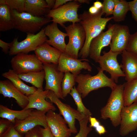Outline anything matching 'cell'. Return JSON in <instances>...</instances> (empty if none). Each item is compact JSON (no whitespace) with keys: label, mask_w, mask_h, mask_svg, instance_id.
<instances>
[{"label":"cell","mask_w":137,"mask_h":137,"mask_svg":"<svg viewBox=\"0 0 137 137\" xmlns=\"http://www.w3.org/2000/svg\"><path fill=\"white\" fill-rule=\"evenodd\" d=\"M104 13L101 9L96 14H92L84 11L78 15L79 23L85 31L86 38L83 47L80 51L78 57L86 59L89 55L90 43L92 40L98 36L105 29L107 23L113 19V16L102 18Z\"/></svg>","instance_id":"6da1fadb"},{"label":"cell","mask_w":137,"mask_h":137,"mask_svg":"<svg viewBox=\"0 0 137 137\" xmlns=\"http://www.w3.org/2000/svg\"><path fill=\"white\" fill-rule=\"evenodd\" d=\"M98 72L94 76L89 74H80L75 77V81L78 83L76 89L84 98L92 91L99 89L108 87L111 89L117 85L110 78L107 77L99 67L97 68Z\"/></svg>","instance_id":"7a4b0ae2"},{"label":"cell","mask_w":137,"mask_h":137,"mask_svg":"<svg viewBox=\"0 0 137 137\" xmlns=\"http://www.w3.org/2000/svg\"><path fill=\"white\" fill-rule=\"evenodd\" d=\"M124 84L117 85L113 89L106 105L100 110L101 118H109L113 125L120 124L121 113L124 106Z\"/></svg>","instance_id":"3957f363"},{"label":"cell","mask_w":137,"mask_h":137,"mask_svg":"<svg viewBox=\"0 0 137 137\" xmlns=\"http://www.w3.org/2000/svg\"><path fill=\"white\" fill-rule=\"evenodd\" d=\"M11 12L14 28L26 33L34 34L52 21L50 18L35 16L26 12L19 13L15 10H11Z\"/></svg>","instance_id":"277c9868"},{"label":"cell","mask_w":137,"mask_h":137,"mask_svg":"<svg viewBox=\"0 0 137 137\" xmlns=\"http://www.w3.org/2000/svg\"><path fill=\"white\" fill-rule=\"evenodd\" d=\"M27 33L26 38L23 40L19 42L18 37H16L10 43L8 53L9 56L16 55L19 53L28 54L31 51H35L47 39L45 34V28L36 34L29 33Z\"/></svg>","instance_id":"5b68a950"},{"label":"cell","mask_w":137,"mask_h":137,"mask_svg":"<svg viewBox=\"0 0 137 137\" xmlns=\"http://www.w3.org/2000/svg\"><path fill=\"white\" fill-rule=\"evenodd\" d=\"M81 4L77 0H73L55 9L50 10L46 17L52 18V21L59 24L64 27V24L67 22L72 23H79L77 11Z\"/></svg>","instance_id":"8992f818"},{"label":"cell","mask_w":137,"mask_h":137,"mask_svg":"<svg viewBox=\"0 0 137 137\" xmlns=\"http://www.w3.org/2000/svg\"><path fill=\"white\" fill-rule=\"evenodd\" d=\"M64 28L69 37L65 53L74 58L78 59L79 51L83 47L85 41L84 29L79 23H72Z\"/></svg>","instance_id":"52a82bcc"},{"label":"cell","mask_w":137,"mask_h":137,"mask_svg":"<svg viewBox=\"0 0 137 137\" xmlns=\"http://www.w3.org/2000/svg\"><path fill=\"white\" fill-rule=\"evenodd\" d=\"M11 67L18 74L43 70V65L35 54L19 53L10 61Z\"/></svg>","instance_id":"ba28073f"},{"label":"cell","mask_w":137,"mask_h":137,"mask_svg":"<svg viewBox=\"0 0 137 137\" xmlns=\"http://www.w3.org/2000/svg\"><path fill=\"white\" fill-rule=\"evenodd\" d=\"M46 98H48L51 102L57 106L59 110V114L63 116L72 133H77V130L75 125V119H76L79 122L86 116L69 105L62 102L52 91H49Z\"/></svg>","instance_id":"9c48e42d"},{"label":"cell","mask_w":137,"mask_h":137,"mask_svg":"<svg viewBox=\"0 0 137 137\" xmlns=\"http://www.w3.org/2000/svg\"><path fill=\"white\" fill-rule=\"evenodd\" d=\"M47 112L33 109L25 118L16 120L13 124L15 129L22 136L29 131L37 126L46 128L48 127L46 119Z\"/></svg>","instance_id":"30bf717a"},{"label":"cell","mask_w":137,"mask_h":137,"mask_svg":"<svg viewBox=\"0 0 137 137\" xmlns=\"http://www.w3.org/2000/svg\"><path fill=\"white\" fill-rule=\"evenodd\" d=\"M45 74V90L53 92L59 98L64 99L62 96L61 83L64 73L58 70L57 65L52 63L43 64Z\"/></svg>","instance_id":"8fae6325"},{"label":"cell","mask_w":137,"mask_h":137,"mask_svg":"<svg viewBox=\"0 0 137 137\" xmlns=\"http://www.w3.org/2000/svg\"><path fill=\"white\" fill-rule=\"evenodd\" d=\"M103 53L97 62L99 64V67L103 71L108 72L110 75V78L116 83H117L119 77L125 76L117 60L118 55L122 53L113 52L110 50Z\"/></svg>","instance_id":"7c38bea8"},{"label":"cell","mask_w":137,"mask_h":137,"mask_svg":"<svg viewBox=\"0 0 137 137\" xmlns=\"http://www.w3.org/2000/svg\"><path fill=\"white\" fill-rule=\"evenodd\" d=\"M89 61L87 59H74L62 53L59 60L58 69L64 73L70 72L76 77L80 74L82 69L91 71L92 67L88 62Z\"/></svg>","instance_id":"4fadbf2b"},{"label":"cell","mask_w":137,"mask_h":137,"mask_svg":"<svg viewBox=\"0 0 137 137\" xmlns=\"http://www.w3.org/2000/svg\"><path fill=\"white\" fill-rule=\"evenodd\" d=\"M120 135L125 136L137 128V101L130 105L124 106L121 114Z\"/></svg>","instance_id":"5bb4252c"},{"label":"cell","mask_w":137,"mask_h":137,"mask_svg":"<svg viewBox=\"0 0 137 137\" xmlns=\"http://www.w3.org/2000/svg\"><path fill=\"white\" fill-rule=\"evenodd\" d=\"M131 35L127 26L114 24L110 50L122 53L127 48Z\"/></svg>","instance_id":"9a60e30c"},{"label":"cell","mask_w":137,"mask_h":137,"mask_svg":"<svg viewBox=\"0 0 137 137\" xmlns=\"http://www.w3.org/2000/svg\"><path fill=\"white\" fill-rule=\"evenodd\" d=\"M61 115L53 110L47 112L46 119L48 126L55 137H70L72 132Z\"/></svg>","instance_id":"2e32d148"},{"label":"cell","mask_w":137,"mask_h":137,"mask_svg":"<svg viewBox=\"0 0 137 137\" xmlns=\"http://www.w3.org/2000/svg\"><path fill=\"white\" fill-rule=\"evenodd\" d=\"M114 24H110L108 29L105 32L102 31L91 41L90 46L89 55L90 58L97 62L100 56L102 49L110 45Z\"/></svg>","instance_id":"e0dca14e"},{"label":"cell","mask_w":137,"mask_h":137,"mask_svg":"<svg viewBox=\"0 0 137 137\" xmlns=\"http://www.w3.org/2000/svg\"><path fill=\"white\" fill-rule=\"evenodd\" d=\"M49 90L37 89L33 94L27 95L29 99V103L24 110L35 109L37 110L48 112L52 110L54 111L56 108L51 102L46 101V98Z\"/></svg>","instance_id":"ac0fdd59"},{"label":"cell","mask_w":137,"mask_h":137,"mask_svg":"<svg viewBox=\"0 0 137 137\" xmlns=\"http://www.w3.org/2000/svg\"><path fill=\"white\" fill-rule=\"evenodd\" d=\"M45 34L49 38L46 42L62 53H65L66 44L65 39L68 35L59 30L57 24L53 22L47 25L45 27Z\"/></svg>","instance_id":"d6986e66"},{"label":"cell","mask_w":137,"mask_h":137,"mask_svg":"<svg viewBox=\"0 0 137 137\" xmlns=\"http://www.w3.org/2000/svg\"><path fill=\"white\" fill-rule=\"evenodd\" d=\"M0 93L4 97L14 98L22 109H24L28 104V96L23 93L8 79L0 80Z\"/></svg>","instance_id":"ffe728a7"},{"label":"cell","mask_w":137,"mask_h":137,"mask_svg":"<svg viewBox=\"0 0 137 137\" xmlns=\"http://www.w3.org/2000/svg\"><path fill=\"white\" fill-rule=\"evenodd\" d=\"M122 64H120L127 81L137 79V56L126 50L121 53Z\"/></svg>","instance_id":"44dd1931"},{"label":"cell","mask_w":137,"mask_h":137,"mask_svg":"<svg viewBox=\"0 0 137 137\" xmlns=\"http://www.w3.org/2000/svg\"><path fill=\"white\" fill-rule=\"evenodd\" d=\"M34 51L35 55L43 64L52 63L58 65L62 53L46 42L40 45Z\"/></svg>","instance_id":"7402d4cb"},{"label":"cell","mask_w":137,"mask_h":137,"mask_svg":"<svg viewBox=\"0 0 137 137\" xmlns=\"http://www.w3.org/2000/svg\"><path fill=\"white\" fill-rule=\"evenodd\" d=\"M2 76L10 81L17 88L26 95L33 94L37 89L34 86H29L25 84L12 70H9L3 73Z\"/></svg>","instance_id":"603a6c76"},{"label":"cell","mask_w":137,"mask_h":137,"mask_svg":"<svg viewBox=\"0 0 137 137\" xmlns=\"http://www.w3.org/2000/svg\"><path fill=\"white\" fill-rule=\"evenodd\" d=\"M25 12L38 17L46 15L50 10L44 0H25Z\"/></svg>","instance_id":"cb8c5ba5"},{"label":"cell","mask_w":137,"mask_h":137,"mask_svg":"<svg viewBox=\"0 0 137 137\" xmlns=\"http://www.w3.org/2000/svg\"><path fill=\"white\" fill-rule=\"evenodd\" d=\"M33 109L15 110L11 109L6 106L0 105V117L6 119L14 124L16 120H22L29 115Z\"/></svg>","instance_id":"d4e9b609"},{"label":"cell","mask_w":137,"mask_h":137,"mask_svg":"<svg viewBox=\"0 0 137 137\" xmlns=\"http://www.w3.org/2000/svg\"><path fill=\"white\" fill-rule=\"evenodd\" d=\"M18 75L22 80L31 83L37 89H43V83L45 76L44 70Z\"/></svg>","instance_id":"484cf974"},{"label":"cell","mask_w":137,"mask_h":137,"mask_svg":"<svg viewBox=\"0 0 137 137\" xmlns=\"http://www.w3.org/2000/svg\"><path fill=\"white\" fill-rule=\"evenodd\" d=\"M14 28L11 10L6 4L0 5V31H5Z\"/></svg>","instance_id":"4316f807"},{"label":"cell","mask_w":137,"mask_h":137,"mask_svg":"<svg viewBox=\"0 0 137 137\" xmlns=\"http://www.w3.org/2000/svg\"><path fill=\"white\" fill-rule=\"evenodd\" d=\"M123 84L124 106H128L137 101V79Z\"/></svg>","instance_id":"83f0119b"},{"label":"cell","mask_w":137,"mask_h":137,"mask_svg":"<svg viewBox=\"0 0 137 137\" xmlns=\"http://www.w3.org/2000/svg\"><path fill=\"white\" fill-rule=\"evenodd\" d=\"M115 5L113 13V19L115 22L124 21L129 11L128 2L124 0H115Z\"/></svg>","instance_id":"f1b7e54d"},{"label":"cell","mask_w":137,"mask_h":137,"mask_svg":"<svg viewBox=\"0 0 137 137\" xmlns=\"http://www.w3.org/2000/svg\"><path fill=\"white\" fill-rule=\"evenodd\" d=\"M75 76L69 72L64 73L61 83L62 96L64 98L69 94L75 83Z\"/></svg>","instance_id":"f546056e"},{"label":"cell","mask_w":137,"mask_h":137,"mask_svg":"<svg viewBox=\"0 0 137 137\" xmlns=\"http://www.w3.org/2000/svg\"><path fill=\"white\" fill-rule=\"evenodd\" d=\"M69 94L74 101L77 107V110L85 116H91L92 113L83 104L81 95L78 92L75 86L72 89Z\"/></svg>","instance_id":"4dcf8cb0"},{"label":"cell","mask_w":137,"mask_h":137,"mask_svg":"<svg viewBox=\"0 0 137 137\" xmlns=\"http://www.w3.org/2000/svg\"><path fill=\"white\" fill-rule=\"evenodd\" d=\"M89 117V116H85L79 121L80 125L79 131L74 137H87L89 134L92 130V128L88 126Z\"/></svg>","instance_id":"1f68e13d"},{"label":"cell","mask_w":137,"mask_h":137,"mask_svg":"<svg viewBox=\"0 0 137 137\" xmlns=\"http://www.w3.org/2000/svg\"><path fill=\"white\" fill-rule=\"evenodd\" d=\"M11 10H15L19 13L25 12V0H5Z\"/></svg>","instance_id":"d6a6232c"},{"label":"cell","mask_w":137,"mask_h":137,"mask_svg":"<svg viewBox=\"0 0 137 137\" xmlns=\"http://www.w3.org/2000/svg\"><path fill=\"white\" fill-rule=\"evenodd\" d=\"M89 122L90 124L89 127L94 128L96 132L100 135L103 134L107 132L105 127L101 125L99 122L95 118L91 116H90Z\"/></svg>","instance_id":"836d02e7"},{"label":"cell","mask_w":137,"mask_h":137,"mask_svg":"<svg viewBox=\"0 0 137 137\" xmlns=\"http://www.w3.org/2000/svg\"><path fill=\"white\" fill-rule=\"evenodd\" d=\"M101 11L106 16L113 14L115 5V0H104Z\"/></svg>","instance_id":"e575fe53"},{"label":"cell","mask_w":137,"mask_h":137,"mask_svg":"<svg viewBox=\"0 0 137 137\" xmlns=\"http://www.w3.org/2000/svg\"><path fill=\"white\" fill-rule=\"evenodd\" d=\"M126 50L137 56V31L131 35Z\"/></svg>","instance_id":"d590c367"},{"label":"cell","mask_w":137,"mask_h":137,"mask_svg":"<svg viewBox=\"0 0 137 137\" xmlns=\"http://www.w3.org/2000/svg\"><path fill=\"white\" fill-rule=\"evenodd\" d=\"M15 129L13 124L0 136V137H22Z\"/></svg>","instance_id":"8d00e7d4"},{"label":"cell","mask_w":137,"mask_h":137,"mask_svg":"<svg viewBox=\"0 0 137 137\" xmlns=\"http://www.w3.org/2000/svg\"><path fill=\"white\" fill-rule=\"evenodd\" d=\"M129 11L131 13L133 18L137 23V0H134L128 2Z\"/></svg>","instance_id":"74e56055"},{"label":"cell","mask_w":137,"mask_h":137,"mask_svg":"<svg viewBox=\"0 0 137 137\" xmlns=\"http://www.w3.org/2000/svg\"><path fill=\"white\" fill-rule=\"evenodd\" d=\"M41 126H37L25 133L22 137H40Z\"/></svg>","instance_id":"f35d334b"},{"label":"cell","mask_w":137,"mask_h":137,"mask_svg":"<svg viewBox=\"0 0 137 137\" xmlns=\"http://www.w3.org/2000/svg\"><path fill=\"white\" fill-rule=\"evenodd\" d=\"M8 120L2 118L0 119V136L12 124Z\"/></svg>","instance_id":"ab89813d"},{"label":"cell","mask_w":137,"mask_h":137,"mask_svg":"<svg viewBox=\"0 0 137 137\" xmlns=\"http://www.w3.org/2000/svg\"><path fill=\"white\" fill-rule=\"evenodd\" d=\"M40 135V137H55L48 126L46 128L41 127Z\"/></svg>","instance_id":"60d3db41"},{"label":"cell","mask_w":137,"mask_h":137,"mask_svg":"<svg viewBox=\"0 0 137 137\" xmlns=\"http://www.w3.org/2000/svg\"><path fill=\"white\" fill-rule=\"evenodd\" d=\"M10 45V43H8L0 39V47L2 48V51L5 54L9 53Z\"/></svg>","instance_id":"b9f144b4"},{"label":"cell","mask_w":137,"mask_h":137,"mask_svg":"<svg viewBox=\"0 0 137 137\" xmlns=\"http://www.w3.org/2000/svg\"><path fill=\"white\" fill-rule=\"evenodd\" d=\"M72 0H56L53 9H55L60 7L63 5L65 3L70 1Z\"/></svg>","instance_id":"7bdbcfd3"},{"label":"cell","mask_w":137,"mask_h":137,"mask_svg":"<svg viewBox=\"0 0 137 137\" xmlns=\"http://www.w3.org/2000/svg\"><path fill=\"white\" fill-rule=\"evenodd\" d=\"M56 0H45L48 8L50 10L53 9Z\"/></svg>","instance_id":"ee69618b"},{"label":"cell","mask_w":137,"mask_h":137,"mask_svg":"<svg viewBox=\"0 0 137 137\" xmlns=\"http://www.w3.org/2000/svg\"><path fill=\"white\" fill-rule=\"evenodd\" d=\"M100 10L93 6L90 7L89 9L88 12L91 14H94L97 13Z\"/></svg>","instance_id":"f6af8a7d"},{"label":"cell","mask_w":137,"mask_h":137,"mask_svg":"<svg viewBox=\"0 0 137 137\" xmlns=\"http://www.w3.org/2000/svg\"><path fill=\"white\" fill-rule=\"evenodd\" d=\"M93 6L99 10L101 9L103 6L102 3L97 1L93 3Z\"/></svg>","instance_id":"bcb514c9"},{"label":"cell","mask_w":137,"mask_h":137,"mask_svg":"<svg viewBox=\"0 0 137 137\" xmlns=\"http://www.w3.org/2000/svg\"><path fill=\"white\" fill-rule=\"evenodd\" d=\"M78 2L81 4V3H86L89 4L90 3V0H77Z\"/></svg>","instance_id":"7dc6e473"},{"label":"cell","mask_w":137,"mask_h":137,"mask_svg":"<svg viewBox=\"0 0 137 137\" xmlns=\"http://www.w3.org/2000/svg\"><path fill=\"white\" fill-rule=\"evenodd\" d=\"M6 4L5 0H0V5Z\"/></svg>","instance_id":"c3c4849f"}]
</instances>
